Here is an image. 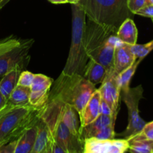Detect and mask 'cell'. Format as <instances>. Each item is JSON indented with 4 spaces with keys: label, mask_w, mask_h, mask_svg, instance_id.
I'll return each instance as SVG.
<instances>
[{
    "label": "cell",
    "mask_w": 153,
    "mask_h": 153,
    "mask_svg": "<svg viewBox=\"0 0 153 153\" xmlns=\"http://www.w3.org/2000/svg\"><path fill=\"white\" fill-rule=\"evenodd\" d=\"M143 92L142 85L129 88L126 91H121L122 100L128 108V126L125 131L119 135L126 140L140 132L146 123L140 117L138 109L140 100L143 98Z\"/></svg>",
    "instance_id": "obj_5"
},
{
    "label": "cell",
    "mask_w": 153,
    "mask_h": 153,
    "mask_svg": "<svg viewBox=\"0 0 153 153\" xmlns=\"http://www.w3.org/2000/svg\"><path fill=\"white\" fill-rule=\"evenodd\" d=\"M79 0H70V4H76V3H78V1H79Z\"/></svg>",
    "instance_id": "obj_40"
},
{
    "label": "cell",
    "mask_w": 153,
    "mask_h": 153,
    "mask_svg": "<svg viewBox=\"0 0 153 153\" xmlns=\"http://www.w3.org/2000/svg\"><path fill=\"white\" fill-rule=\"evenodd\" d=\"M149 4H153V0H148Z\"/></svg>",
    "instance_id": "obj_41"
},
{
    "label": "cell",
    "mask_w": 153,
    "mask_h": 153,
    "mask_svg": "<svg viewBox=\"0 0 153 153\" xmlns=\"http://www.w3.org/2000/svg\"><path fill=\"white\" fill-rule=\"evenodd\" d=\"M4 1V0H0V4H1V2H2V1Z\"/></svg>",
    "instance_id": "obj_42"
},
{
    "label": "cell",
    "mask_w": 153,
    "mask_h": 153,
    "mask_svg": "<svg viewBox=\"0 0 153 153\" xmlns=\"http://www.w3.org/2000/svg\"><path fill=\"white\" fill-rule=\"evenodd\" d=\"M52 80L49 76L43 74H34V80L30 87L31 91H50L52 87Z\"/></svg>",
    "instance_id": "obj_24"
},
{
    "label": "cell",
    "mask_w": 153,
    "mask_h": 153,
    "mask_svg": "<svg viewBox=\"0 0 153 153\" xmlns=\"http://www.w3.org/2000/svg\"><path fill=\"white\" fill-rule=\"evenodd\" d=\"M10 1V0H4V1H3L2 2H1V4H0V10H1V9L2 8V7H4V6H5L6 4H7V3H8Z\"/></svg>",
    "instance_id": "obj_38"
},
{
    "label": "cell",
    "mask_w": 153,
    "mask_h": 153,
    "mask_svg": "<svg viewBox=\"0 0 153 153\" xmlns=\"http://www.w3.org/2000/svg\"><path fill=\"white\" fill-rule=\"evenodd\" d=\"M128 141V150L131 153H152L153 141L145 139H131Z\"/></svg>",
    "instance_id": "obj_22"
},
{
    "label": "cell",
    "mask_w": 153,
    "mask_h": 153,
    "mask_svg": "<svg viewBox=\"0 0 153 153\" xmlns=\"http://www.w3.org/2000/svg\"><path fill=\"white\" fill-rule=\"evenodd\" d=\"M117 30L112 27L96 23L88 19L85 25L84 40L85 49L89 59L108 41L111 37L117 35Z\"/></svg>",
    "instance_id": "obj_6"
},
{
    "label": "cell",
    "mask_w": 153,
    "mask_h": 153,
    "mask_svg": "<svg viewBox=\"0 0 153 153\" xmlns=\"http://www.w3.org/2000/svg\"><path fill=\"white\" fill-rule=\"evenodd\" d=\"M21 41H22V40L14 38L12 36L1 40H0V55L19 45L21 43Z\"/></svg>",
    "instance_id": "obj_27"
},
{
    "label": "cell",
    "mask_w": 153,
    "mask_h": 153,
    "mask_svg": "<svg viewBox=\"0 0 153 153\" xmlns=\"http://www.w3.org/2000/svg\"><path fill=\"white\" fill-rule=\"evenodd\" d=\"M115 135L116 134L114 131V125L111 124L99 131L95 135L94 138L100 139V140H109V139L114 138Z\"/></svg>",
    "instance_id": "obj_28"
},
{
    "label": "cell",
    "mask_w": 153,
    "mask_h": 153,
    "mask_svg": "<svg viewBox=\"0 0 153 153\" xmlns=\"http://www.w3.org/2000/svg\"><path fill=\"white\" fill-rule=\"evenodd\" d=\"M72 5V39L69 55L62 73L84 76L89 58L85 49L86 15L79 4Z\"/></svg>",
    "instance_id": "obj_2"
},
{
    "label": "cell",
    "mask_w": 153,
    "mask_h": 153,
    "mask_svg": "<svg viewBox=\"0 0 153 153\" xmlns=\"http://www.w3.org/2000/svg\"><path fill=\"white\" fill-rule=\"evenodd\" d=\"M7 104V100L4 98V96L0 92V110L2 109L3 108L5 107Z\"/></svg>",
    "instance_id": "obj_35"
},
{
    "label": "cell",
    "mask_w": 153,
    "mask_h": 153,
    "mask_svg": "<svg viewBox=\"0 0 153 153\" xmlns=\"http://www.w3.org/2000/svg\"><path fill=\"white\" fill-rule=\"evenodd\" d=\"M30 88L17 85L10 94L7 103L12 106H28L29 105Z\"/></svg>",
    "instance_id": "obj_20"
},
{
    "label": "cell",
    "mask_w": 153,
    "mask_h": 153,
    "mask_svg": "<svg viewBox=\"0 0 153 153\" xmlns=\"http://www.w3.org/2000/svg\"><path fill=\"white\" fill-rule=\"evenodd\" d=\"M100 88L102 100H104L111 108L114 115L117 116L120 107L121 88L118 79V74L113 70L108 71Z\"/></svg>",
    "instance_id": "obj_8"
},
{
    "label": "cell",
    "mask_w": 153,
    "mask_h": 153,
    "mask_svg": "<svg viewBox=\"0 0 153 153\" xmlns=\"http://www.w3.org/2000/svg\"><path fill=\"white\" fill-rule=\"evenodd\" d=\"M131 139H145V140H149L153 141V121L146 123L140 132L128 140H131Z\"/></svg>",
    "instance_id": "obj_26"
},
{
    "label": "cell",
    "mask_w": 153,
    "mask_h": 153,
    "mask_svg": "<svg viewBox=\"0 0 153 153\" xmlns=\"http://www.w3.org/2000/svg\"><path fill=\"white\" fill-rule=\"evenodd\" d=\"M51 137V133L44 121L40 118L37 123V131L34 146L31 153H43L47 146Z\"/></svg>",
    "instance_id": "obj_17"
},
{
    "label": "cell",
    "mask_w": 153,
    "mask_h": 153,
    "mask_svg": "<svg viewBox=\"0 0 153 153\" xmlns=\"http://www.w3.org/2000/svg\"><path fill=\"white\" fill-rule=\"evenodd\" d=\"M49 2L52 4H66V3H70V0H48Z\"/></svg>",
    "instance_id": "obj_37"
},
{
    "label": "cell",
    "mask_w": 153,
    "mask_h": 153,
    "mask_svg": "<svg viewBox=\"0 0 153 153\" xmlns=\"http://www.w3.org/2000/svg\"><path fill=\"white\" fill-rule=\"evenodd\" d=\"M52 153H68L66 152L61 146L58 144L52 138Z\"/></svg>",
    "instance_id": "obj_34"
},
{
    "label": "cell",
    "mask_w": 153,
    "mask_h": 153,
    "mask_svg": "<svg viewBox=\"0 0 153 153\" xmlns=\"http://www.w3.org/2000/svg\"><path fill=\"white\" fill-rule=\"evenodd\" d=\"M17 139L0 146V153H14L15 146L17 143Z\"/></svg>",
    "instance_id": "obj_33"
},
{
    "label": "cell",
    "mask_w": 153,
    "mask_h": 153,
    "mask_svg": "<svg viewBox=\"0 0 153 153\" xmlns=\"http://www.w3.org/2000/svg\"><path fill=\"white\" fill-rule=\"evenodd\" d=\"M152 153H153V152H152Z\"/></svg>",
    "instance_id": "obj_43"
},
{
    "label": "cell",
    "mask_w": 153,
    "mask_h": 153,
    "mask_svg": "<svg viewBox=\"0 0 153 153\" xmlns=\"http://www.w3.org/2000/svg\"><path fill=\"white\" fill-rule=\"evenodd\" d=\"M135 14L151 18L153 22V4H146V6L137 10Z\"/></svg>",
    "instance_id": "obj_31"
},
{
    "label": "cell",
    "mask_w": 153,
    "mask_h": 153,
    "mask_svg": "<svg viewBox=\"0 0 153 153\" xmlns=\"http://www.w3.org/2000/svg\"><path fill=\"white\" fill-rule=\"evenodd\" d=\"M61 120L75 135L81 137V123L78 112L73 106L63 103L60 112ZM82 138V137H81Z\"/></svg>",
    "instance_id": "obj_13"
},
{
    "label": "cell",
    "mask_w": 153,
    "mask_h": 153,
    "mask_svg": "<svg viewBox=\"0 0 153 153\" xmlns=\"http://www.w3.org/2000/svg\"><path fill=\"white\" fill-rule=\"evenodd\" d=\"M42 110L31 105L12 106L9 104L0 114V146L17 139L25 130L37 123Z\"/></svg>",
    "instance_id": "obj_3"
},
{
    "label": "cell",
    "mask_w": 153,
    "mask_h": 153,
    "mask_svg": "<svg viewBox=\"0 0 153 153\" xmlns=\"http://www.w3.org/2000/svg\"><path fill=\"white\" fill-rule=\"evenodd\" d=\"M100 112H101V114L107 115V116L111 117L114 120L116 121L117 117H115L114 115L113 111H112L111 108H110V106L104 101V100H102L101 101V107H100Z\"/></svg>",
    "instance_id": "obj_32"
},
{
    "label": "cell",
    "mask_w": 153,
    "mask_h": 153,
    "mask_svg": "<svg viewBox=\"0 0 153 153\" xmlns=\"http://www.w3.org/2000/svg\"><path fill=\"white\" fill-rule=\"evenodd\" d=\"M9 105V104H8V103H7V105H6L5 106V107H4V108H3L2 109H1V110H0V114H1V113H2V112L3 111H4V110H5V109L6 108H7V106H8Z\"/></svg>",
    "instance_id": "obj_39"
},
{
    "label": "cell",
    "mask_w": 153,
    "mask_h": 153,
    "mask_svg": "<svg viewBox=\"0 0 153 153\" xmlns=\"http://www.w3.org/2000/svg\"><path fill=\"white\" fill-rule=\"evenodd\" d=\"M37 123L29 127L18 137L14 153H31L37 135Z\"/></svg>",
    "instance_id": "obj_16"
},
{
    "label": "cell",
    "mask_w": 153,
    "mask_h": 153,
    "mask_svg": "<svg viewBox=\"0 0 153 153\" xmlns=\"http://www.w3.org/2000/svg\"><path fill=\"white\" fill-rule=\"evenodd\" d=\"M118 40L128 45H134L137 40V29L131 18H127L119 27L117 32Z\"/></svg>",
    "instance_id": "obj_15"
},
{
    "label": "cell",
    "mask_w": 153,
    "mask_h": 153,
    "mask_svg": "<svg viewBox=\"0 0 153 153\" xmlns=\"http://www.w3.org/2000/svg\"><path fill=\"white\" fill-rule=\"evenodd\" d=\"M102 97L99 89H97L92 94L86 105L84 108L82 114L79 115L81 128L95 120L100 114Z\"/></svg>",
    "instance_id": "obj_11"
},
{
    "label": "cell",
    "mask_w": 153,
    "mask_h": 153,
    "mask_svg": "<svg viewBox=\"0 0 153 153\" xmlns=\"http://www.w3.org/2000/svg\"><path fill=\"white\" fill-rule=\"evenodd\" d=\"M34 40H23L19 45L0 55V78L17 67L24 68L29 61V51Z\"/></svg>",
    "instance_id": "obj_7"
},
{
    "label": "cell",
    "mask_w": 153,
    "mask_h": 153,
    "mask_svg": "<svg viewBox=\"0 0 153 153\" xmlns=\"http://www.w3.org/2000/svg\"><path fill=\"white\" fill-rule=\"evenodd\" d=\"M141 61L142 59H136V61L130 67H128V68L126 69L125 70H123L122 73L118 75V79H119L121 91H126L130 88L129 85L131 79H132L133 76Z\"/></svg>",
    "instance_id": "obj_21"
},
{
    "label": "cell",
    "mask_w": 153,
    "mask_h": 153,
    "mask_svg": "<svg viewBox=\"0 0 153 153\" xmlns=\"http://www.w3.org/2000/svg\"><path fill=\"white\" fill-rule=\"evenodd\" d=\"M49 94V91H31L29 95V105L34 108L42 110L47 104Z\"/></svg>",
    "instance_id": "obj_23"
},
{
    "label": "cell",
    "mask_w": 153,
    "mask_h": 153,
    "mask_svg": "<svg viewBox=\"0 0 153 153\" xmlns=\"http://www.w3.org/2000/svg\"><path fill=\"white\" fill-rule=\"evenodd\" d=\"M43 153H52V137L51 135L50 140H49V143H48L47 146L45 149V150L43 151Z\"/></svg>",
    "instance_id": "obj_36"
},
{
    "label": "cell",
    "mask_w": 153,
    "mask_h": 153,
    "mask_svg": "<svg viewBox=\"0 0 153 153\" xmlns=\"http://www.w3.org/2000/svg\"><path fill=\"white\" fill-rule=\"evenodd\" d=\"M107 73L106 69L94 60L89 59L85 68L84 77L94 85L102 83Z\"/></svg>",
    "instance_id": "obj_19"
},
{
    "label": "cell",
    "mask_w": 153,
    "mask_h": 153,
    "mask_svg": "<svg viewBox=\"0 0 153 153\" xmlns=\"http://www.w3.org/2000/svg\"><path fill=\"white\" fill-rule=\"evenodd\" d=\"M132 53L137 59H143L151 51L153 50V40L146 44H134L131 46Z\"/></svg>",
    "instance_id": "obj_25"
},
{
    "label": "cell",
    "mask_w": 153,
    "mask_h": 153,
    "mask_svg": "<svg viewBox=\"0 0 153 153\" xmlns=\"http://www.w3.org/2000/svg\"><path fill=\"white\" fill-rule=\"evenodd\" d=\"M128 141L126 139L88 138L84 140L83 153H126L128 150Z\"/></svg>",
    "instance_id": "obj_9"
},
{
    "label": "cell",
    "mask_w": 153,
    "mask_h": 153,
    "mask_svg": "<svg viewBox=\"0 0 153 153\" xmlns=\"http://www.w3.org/2000/svg\"><path fill=\"white\" fill-rule=\"evenodd\" d=\"M136 57L132 53L131 45L120 42L115 47L114 56V71L119 75L128 68L136 61Z\"/></svg>",
    "instance_id": "obj_10"
},
{
    "label": "cell",
    "mask_w": 153,
    "mask_h": 153,
    "mask_svg": "<svg viewBox=\"0 0 153 153\" xmlns=\"http://www.w3.org/2000/svg\"><path fill=\"white\" fill-rule=\"evenodd\" d=\"M34 74L29 71H22L17 81V85L30 88L34 80Z\"/></svg>",
    "instance_id": "obj_29"
},
{
    "label": "cell",
    "mask_w": 153,
    "mask_h": 153,
    "mask_svg": "<svg viewBox=\"0 0 153 153\" xmlns=\"http://www.w3.org/2000/svg\"><path fill=\"white\" fill-rule=\"evenodd\" d=\"M48 102H58L73 106L79 114L96 91L95 85L80 75H65L61 73L52 82Z\"/></svg>",
    "instance_id": "obj_1"
},
{
    "label": "cell",
    "mask_w": 153,
    "mask_h": 153,
    "mask_svg": "<svg viewBox=\"0 0 153 153\" xmlns=\"http://www.w3.org/2000/svg\"><path fill=\"white\" fill-rule=\"evenodd\" d=\"M111 124L115 125V120L111 117L100 114L95 120L81 128V137L83 140L94 137L99 131Z\"/></svg>",
    "instance_id": "obj_14"
},
{
    "label": "cell",
    "mask_w": 153,
    "mask_h": 153,
    "mask_svg": "<svg viewBox=\"0 0 153 153\" xmlns=\"http://www.w3.org/2000/svg\"><path fill=\"white\" fill-rule=\"evenodd\" d=\"M22 69L23 68L21 67H16L1 78L0 92L7 100H8L10 94L17 85L18 78L21 72L22 71Z\"/></svg>",
    "instance_id": "obj_18"
},
{
    "label": "cell",
    "mask_w": 153,
    "mask_h": 153,
    "mask_svg": "<svg viewBox=\"0 0 153 153\" xmlns=\"http://www.w3.org/2000/svg\"><path fill=\"white\" fill-rule=\"evenodd\" d=\"M146 4H149L148 0H127V5L133 14H135L137 10L141 9Z\"/></svg>",
    "instance_id": "obj_30"
},
{
    "label": "cell",
    "mask_w": 153,
    "mask_h": 153,
    "mask_svg": "<svg viewBox=\"0 0 153 153\" xmlns=\"http://www.w3.org/2000/svg\"><path fill=\"white\" fill-rule=\"evenodd\" d=\"M120 42V41L118 40L117 35L113 36L90 59L94 60L96 62L102 65L106 69L107 72L113 70L115 47Z\"/></svg>",
    "instance_id": "obj_12"
},
{
    "label": "cell",
    "mask_w": 153,
    "mask_h": 153,
    "mask_svg": "<svg viewBox=\"0 0 153 153\" xmlns=\"http://www.w3.org/2000/svg\"><path fill=\"white\" fill-rule=\"evenodd\" d=\"M77 4L88 19L117 29L133 14L128 9L127 0H79Z\"/></svg>",
    "instance_id": "obj_4"
}]
</instances>
